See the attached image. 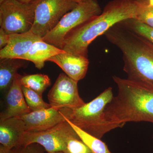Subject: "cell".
I'll return each instance as SVG.
<instances>
[{
	"instance_id": "obj_1",
	"label": "cell",
	"mask_w": 153,
	"mask_h": 153,
	"mask_svg": "<svg viewBox=\"0 0 153 153\" xmlns=\"http://www.w3.org/2000/svg\"><path fill=\"white\" fill-rule=\"evenodd\" d=\"M113 79L118 92L104 110L107 124L115 129L131 122L153 123V82L116 76Z\"/></svg>"
},
{
	"instance_id": "obj_2",
	"label": "cell",
	"mask_w": 153,
	"mask_h": 153,
	"mask_svg": "<svg viewBox=\"0 0 153 153\" xmlns=\"http://www.w3.org/2000/svg\"><path fill=\"white\" fill-rule=\"evenodd\" d=\"M144 0H113L101 13L79 25L68 33L62 49L72 55L88 57V47L96 38L105 34L115 25L137 19Z\"/></svg>"
},
{
	"instance_id": "obj_3",
	"label": "cell",
	"mask_w": 153,
	"mask_h": 153,
	"mask_svg": "<svg viewBox=\"0 0 153 153\" xmlns=\"http://www.w3.org/2000/svg\"><path fill=\"white\" fill-rule=\"evenodd\" d=\"M123 54V70L128 78L153 82V43L136 33L124 21L105 34Z\"/></svg>"
},
{
	"instance_id": "obj_4",
	"label": "cell",
	"mask_w": 153,
	"mask_h": 153,
	"mask_svg": "<svg viewBox=\"0 0 153 153\" xmlns=\"http://www.w3.org/2000/svg\"><path fill=\"white\" fill-rule=\"evenodd\" d=\"M112 88L108 87L96 98L84 105L74 108L59 109L64 118L93 136L101 139L105 134L112 130L103 118V113L113 98Z\"/></svg>"
},
{
	"instance_id": "obj_5",
	"label": "cell",
	"mask_w": 153,
	"mask_h": 153,
	"mask_svg": "<svg viewBox=\"0 0 153 153\" xmlns=\"http://www.w3.org/2000/svg\"><path fill=\"white\" fill-rule=\"evenodd\" d=\"M97 0H85L63 16L57 26L42 38L45 42L62 49L66 36L79 25L101 13Z\"/></svg>"
},
{
	"instance_id": "obj_6",
	"label": "cell",
	"mask_w": 153,
	"mask_h": 153,
	"mask_svg": "<svg viewBox=\"0 0 153 153\" xmlns=\"http://www.w3.org/2000/svg\"><path fill=\"white\" fill-rule=\"evenodd\" d=\"M35 3L5 0L0 4V26L9 35L27 33L35 21Z\"/></svg>"
},
{
	"instance_id": "obj_7",
	"label": "cell",
	"mask_w": 153,
	"mask_h": 153,
	"mask_svg": "<svg viewBox=\"0 0 153 153\" xmlns=\"http://www.w3.org/2000/svg\"><path fill=\"white\" fill-rule=\"evenodd\" d=\"M35 21L31 31L43 38L67 13L78 4L75 0H34Z\"/></svg>"
},
{
	"instance_id": "obj_8",
	"label": "cell",
	"mask_w": 153,
	"mask_h": 153,
	"mask_svg": "<svg viewBox=\"0 0 153 153\" xmlns=\"http://www.w3.org/2000/svg\"><path fill=\"white\" fill-rule=\"evenodd\" d=\"M79 137L66 120L44 131L26 132L22 146L37 143L42 146L47 153L63 152L69 139Z\"/></svg>"
},
{
	"instance_id": "obj_9",
	"label": "cell",
	"mask_w": 153,
	"mask_h": 153,
	"mask_svg": "<svg viewBox=\"0 0 153 153\" xmlns=\"http://www.w3.org/2000/svg\"><path fill=\"white\" fill-rule=\"evenodd\" d=\"M77 83L66 74L60 73L48 93L49 104L59 109L77 108L84 105L85 103L79 96Z\"/></svg>"
},
{
	"instance_id": "obj_10",
	"label": "cell",
	"mask_w": 153,
	"mask_h": 153,
	"mask_svg": "<svg viewBox=\"0 0 153 153\" xmlns=\"http://www.w3.org/2000/svg\"><path fill=\"white\" fill-rule=\"evenodd\" d=\"M19 117L24 121L26 132L44 131L66 120L59 109L53 107Z\"/></svg>"
},
{
	"instance_id": "obj_11",
	"label": "cell",
	"mask_w": 153,
	"mask_h": 153,
	"mask_svg": "<svg viewBox=\"0 0 153 153\" xmlns=\"http://www.w3.org/2000/svg\"><path fill=\"white\" fill-rule=\"evenodd\" d=\"M22 75L17 73L7 96V108L1 114L0 119L12 117H19L32 112L28 106L22 89Z\"/></svg>"
},
{
	"instance_id": "obj_12",
	"label": "cell",
	"mask_w": 153,
	"mask_h": 153,
	"mask_svg": "<svg viewBox=\"0 0 153 153\" xmlns=\"http://www.w3.org/2000/svg\"><path fill=\"white\" fill-rule=\"evenodd\" d=\"M48 61L57 64L67 76L77 82L85 77L89 65L87 57L66 52L51 57Z\"/></svg>"
},
{
	"instance_id": "obj_13",
	"label": "cell",
	"mask_w": 153,
	"mask_h": 153,
	"mask_svg": "<svg viewBox=\"0 0 153 153\" xmlns=\"http://www.w3.org/2000/svg\"><path fill=\"white\" fill-rule=\"evenodd\" d=\"M41 40L42 38L31 30L27 33L11 34L8 44L0 50V59H21L35 42Z\"/></svg>"
},
{
	"instance_id": "obj_14",
	"label": "cell",
	"mask_w": 153,
	"mask_h": 153,
	"mask_svg": "<svg viewBox=\"0 0 153 153\" xmlns=\"http://www.w3.org/2000/svg\"><path fill=\"white\" fill-rule=\"evenodd\" d=\"M24 121L19 117L0 119V143L13 149L22 146L26 132Z\"/></svg>"
},
{
	"instance_id": "obj_15",
	"label": "cell",
	"mask_w": 153,
	"mask_h": 153,
	"mask_svg": "<svg viewBox=\"0 0 153 153\" xmlns=\"http://www.w3.org/2000/svg\"><path fill=\"white\" fill-rule=\"evenodd\" d=\"M65 52L63 49L41 40L35 42L21 60L31 61L36 68L41 69L44 68L45 62L49 58Z\"/></svg>"
},
{
	"instance_id": "obj_16",
	"label": "cell",
	"mask_w": 153,
	"mask_h": 153,
	"mask_svg": "<svg viewBox=\"0 0 153 153\" xmlns=\"http://www.w3.org/2000/svg\"><path fill=\"white\" fill-rule=\"evenodd\" d=\"M23 60L18 59H6L0 61V89L4 91L8 89L19 68H22L25 63Z\"/></svg>"
},
{
	"instance_id": "obj_17",
	"label": "cell",
	"mask_w": 153,
	"mask_h": 153,
	"mask_svg": "<svg viewBox=\"0 0 153 153\" xmlns=\"http://www.w3.org/2000/svg\"><path fill=\"white\" fill-rule=\"evenodd\" d=\"M65 119L76 131L80 139L87 145L93 153H112L106 144L101 139L88 133Z\"/></svg>"
},
{
	"instance_id": "obj_18",
	"label": "cell",
	"mask_w": 153,
	"mask_h": 153,
	"mask_svg": "<svg viewBox=\"0 0 153 153\" xmlns=\"http://www.w3.org/2000/svg\"><path fill=\"white\" fill-rule=\"evenodd\" d=\"M21 83L23 86L34 90L41 96L51 84L49 76L46 74H41L22 76Z\"/></svg>"
},
{
	"instance_id": "obj_19",
	"label": "cell",
	"mask_w": 153,
	"mask_h": 153,
	"mask_svg": "<svg viewBox=\"0 0 153 153\" xmlns=\"http://www.w3.org/2000/svg\"><path fill=\"white\" fill-rule=\"evenodd\" d=\"M22 89L26 102L32 111L47 109L52 107L50 104L44 101L42 96L34 90L23 85Z\"/></svg>"
},
{
	"instance_id": "obj_20",
	"label": "cell",
	"mask_w": 153,
	"mask_h": 153,
	"mask_svg": "<svg viewBox=\"0 0 153 153\" xmlns=\"http://www.w3.org/2000/svg\"><path fill=\"white\" fill-rule=\"evenodd\" d=\"M125 22L134 31L153 43V28L141 23L136 19H128L125 21Z\"/></svg>"
},
{
	"instance_id": "obj_21",
	"label": "cell",
	"mask_w": 153,
	"mask_h": 153,
	"mask_svg": "<svg viewBox=\"0 0 153 153\" xmlns=\"http://www.w3.org/2000/svg\"><path fill=\"white\" fill-rule=\"evenodd\" d=\"M63 152L66 153H93L79 137L69 139Z\"/></svg>"
},
{
	"instance_id": "obj_22",
	"label": "cell",
	"mask_w": 153,
	"mask_h": 153,
	"mask_svg": "<svg viewBox=\"0 0 153 153\" xmlns=\"http://www.w3.org/2000/svg\"><path fill=\"white\" fill-rule=\"evenodd\" d=\"M136 20L153 28V7L148 5L147 0H144L142 8Z\"/></svg>"
},
{
	"instance_id": "obj_23",
	"label": "cell",
	"mask_w": 153,
	"mask_h": 153,
	"mask_svg": "<svg viewBox=\"0 0 153 153\" xmlns=\"http://www.w3.org/2000/svg\"><path fill=\"white\" fill-rule=\"evenodd\" d=\"M45 149L37 143H32L27 146H22L13 148L11 153H45Z\"/></svg>"
},
{
	"instance_id": "obj_24",
	"label": "cell",
	"mask_w": 153,
	"mask_h": 153,
	"mask_svg": "<svg viewBox=\"0 0 153 153\" xmlns=\"http://www.w3.org/2000/svg\"><path fill=\"white\" fill-rule=\"evenodd\" d=\"M10 35L5 32L4 30L0 28V48L1 49L6 47L9 43Z\"/></svg>"
},
{
	"instance_id": "obj_25",
	"label": "cell",
	"mask_w": 153,
	"mask_h": 153,
	"mask_svg": "<svg viewBox=\"0 0 153 153\" xmlns=\"http://www.w3.org/2000/svg\"><path fill=\"white\" fill-rule=\"evenodd\" d=\"M12 149L4 146L2 145H0V153H11Z\"/></svg>"
},
{
	"instance_id": "obj_26",
	"label": "cell",
	"mask_w": 153,
	"mask_h": 153,
	"mask_svg": "<svg viewBox=\"0 0 153 153\" xmlns=\"http://www.w3.org/2000/svg\"><path fill=\"white\" fill-rule=\"evenodd\" d=\"M19 1L24 3H29L33 1L34 0H18Z\"/></svg>"
},
{
	"instance_id": "obj_27",
	"label": "cell",
	"mask_w": 153,
	"mask_h": 153,
	"mask_svg": "<svg viewBox=\"0 0 153 153\" xmlns=\"http://www.w3.org/2000/svg\"><path fill=\"white\" fill-rule=\"evenodd\" d=\"M148 5L153 7V0H147Z\"/></svg>"
},
{
	"instance_id": "obj_28",
	"label": "cell",
	"mask_w": 153,
	"mask_h": 153,
	"mask_svg": "<svg viewBox=\"0 0 153 153\" xmlns=\"http://www.w3.org/2000/svg\"><path fill=\"white\" fill-rule=\"evenodd\" d=\"M75 1H76V2L78 3V4H79V3L83 2H84L85 0H75Z\"/></svg>"
},
{
	"instance_id": "obj_29",
	"label": "cell",
	"mask_w": 153,
	"mask_h": 153,
	"mask_svg": "<svg viewBox=\"0 0 153 153\" xmlns=\"http://www.w3.org/2000/svg\"><path fill=\"white\" fill-rule=\"evenodd\" d=\"M65 153V152H54V153Z\"/></svg>"
},
{
	"instance_id": "obj_30",
	"label": "cell",
	"mask_w": 153,
	"mask_h": 153,
	"mask_svg": "<svg viewBox=\"0 0 153 153\" xmlns=\"http://www.w3.org/2000/svg\"><path fill=\"white\" fill-rule=\"evenodd\" d=\"M5 0H0V4H1Z\"/></svg>"
},
{
	"instance_id": "obj_31",
	"label": "cell",
	"mask_w": 153,
	"mask_h": 153,
	"mask_svg": "<svg viewBox=\"0 0 153 153\" xmlns=\"http://www.w3.org/2000/svg\"><path fill=\"white\" fill-rule=\"evenodd\" d=\"M152 138H153V136H152Z\"/></svg>"
}]
</instances>
